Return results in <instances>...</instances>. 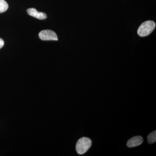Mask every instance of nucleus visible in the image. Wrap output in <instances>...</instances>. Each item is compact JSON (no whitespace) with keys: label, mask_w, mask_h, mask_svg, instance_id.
Wrapping results in <instances>:
<instances>
[{"label":"nucleus","mask_w":156,"mask_h":156,"mask_svg":"<svg viewBox=\"0 0 156 156\" xmlns=\"http://www.w3.org/2000/svg\"><path fill=\"white\" fill-rule=\"evenodd\" d=\"M155 27V23L153 21L148 20L143 23L140 26L137 30V34L141 37L147 36L153 31Z\"/></svg>","instance_id":"nucleus-1"},{"label":"nucleus","mask_w":156,"mask_h":156,"mask_svg":"<svg viewBox=\"0 0 156 156\" xmlns=\"http://www.w3.org/2000/svg\"><path fill=\"white\" fill-rule=\"evenodd\" d=\"M92 141L90 138L83 137L78 140L76 144V151L79 154H83L89 150L92 146Z\"/></svg>","instance_id":"nucleus-2"},{"label":"nucleus","mask_w":156,"mask_h":156,"mask_svg":"<svg viewBox=\"0 0 156 156\" xmlns=\"http://www.w3.org/2000/svg\"><path fill=\"white\" fill-rule=\"evenodd\" d=\"M39 37L43 41H58V37L55 32L46 30H42L39 34Z\"/></svg>","instance_id":"nucleus-3"},{"label":"nucleus","mask_w":156,"mask_h":156,"mask_svg":"<svg viewBox=\"0 0 156 156\" xmlns=\"http://www.w3.org/2000/svg\"><path fill=\"white\" fill-rule=\"evenodd\" d=\"M27 13L32 17L39 20H45L47 18V14L43 12H39L34 8H30L27 10Z\"/></svg>","instance_id":"nucleus-4"},{"label":"nucleus","mask_w":156,"mask_h":156,"mask_svg":"<svg viewBox=\"0 0 156 156\" xmlns=\"http://www.w3.org/2000/svg\"><path fill=\"white\" fill-rule=\"evenodd\" d=\"M143 142V138L140 136H134L129 139L127 143L128 147H133L138 146Z\"/></svg>","instance_id":"nucleus-5"},{"label":"nucleus","mask_w":156,"mask_h":156,"mask_svg":"<svg viewBox=\"0 0 156 156\" xmlns=\"http://www.w3.org/2000/svg\"><path fill=\"white\" fill-rule=\"evenodd\" d=\"M9 9V5L5 0H0V13H3Z\"/></svg>","instance_id":"nucleus-6"},{"label":"nucleus","mask_w":156,"mask_h":156,"mask_svg":"<svg viewBox=\"0 0 156 156\" xmlns=\"http://www.w3.org/2000/svg\"><path fill=\"white\" fill-rule=\"evenodd\" d=\"M148 142L149 144H153L156 141V131H153L147 136Z\"/></svg>","instance_id":"nucleus-7"},{"label":"nucleus","mask_w":156,"mask_h":156,"mask_svg":"<svg viewBox=\"0 0 156 156\" xmlns=\"http://www.w3.org/2000/svg\"><path fill=\"white\" fill-rule=\"evenodd\" d=\"M4 44H5V43H4V41L2 38H0V49L3 48Z\"/></svg>","instance_id":"nucleus-8"}]
</instances>
